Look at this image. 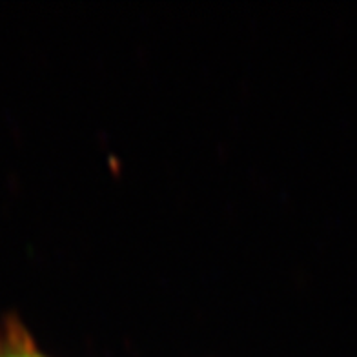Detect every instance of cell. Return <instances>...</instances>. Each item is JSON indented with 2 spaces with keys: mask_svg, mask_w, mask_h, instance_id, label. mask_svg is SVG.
Wrapping results in <instances>:
<instances>
[{
  "mask_svg": "<svg viewBox=\"0 0 357 357\" xmlns=\"http://www.w3.org/2000/svg\"><path fill=\"white\" fill-rule=\"evenodd\" d=\"M0 357H44L19 321L8 319L0 328Z\"/></svg>",
  "mask_w": 357,
  "mask_h": 357,
  "instance_id": "1",
  "label": "cell"
}]
</instances>
